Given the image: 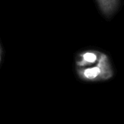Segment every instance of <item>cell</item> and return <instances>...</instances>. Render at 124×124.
Masks as SVG:
<instances>
[{
	"label": "cell",
	"instance_id": "obj_1",
	"mask_svg": "<svg viewBox=\"0 0 124 124\" xmlns=\"http://www.w3.org/2000/svg\"><path fill=\"white\" fill-rule=\"evenodd\" d=\"M79 78L85 81H102L111 78L113 70L108 56L102 53L99 60L88 67L76 69Z\"/></svg>",
	"mask_w": 124,
	"mask_h": 124
},
{
	"label": "cell",
	"instance_id": "obj_2",
	"mask_svg": "<svg viewBox=\"0 0 124 124\" xmlns=\"http://www.w3.org/2000/svg\"><path fill=\"white\" fill-rule=\"evenodd\" d=\"M101 54L102 52L98 51H86L79 54L76 61V68L88 67L96 63L99 60Z\"/></svg>",
	"mask_w": 124,
	"mask_h": 124
},
{
	"label": "cell",
	"instance_id": "obj_3",
	"mask_svg": "<svg viewBox=\"0 0 124 124\" xmlns=\"http://www.w3.org/2000/svg\"><path fill=\"white\" fill-rule=\"evenodd\" d=\"M101 12L106 17L113 16L121 4V0H95Z\"/></svg>",
	"mask_w": 124,
	"mask_h": 124
},
{
	"label": "cell",
	"instance_id": "obj_4",
	"mask_svg": "<svg viewBox=\"0 0 124 124\" xmlns=\"http://www.w3.org/2000/svg\"><path fill=\"white\" fill-rule=\"evenodd\" d=\"M1 49H0V62H1Z\"/></svg>",
	"mask_w": 124,
	"mask_h": 124
}]
</instances>
